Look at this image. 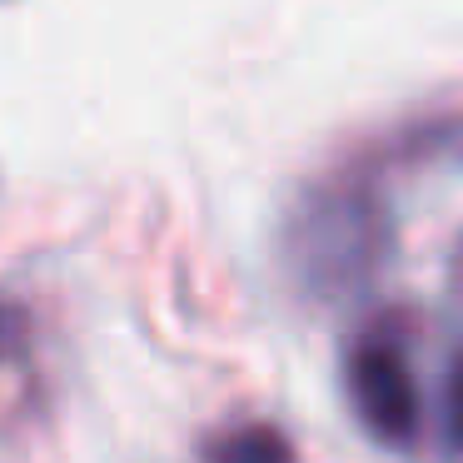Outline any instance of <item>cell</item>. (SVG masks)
I'll return each mask as SVG.
<instances>
[{
    "mask_svg": "<svg viewBox=\"0 0 463 463\" xmlns=\"http://www.w3.org/2000/svg\"><path fill=\"white\" fill-rule=\"evenodd\" d=\"M393 224L383 200L359 180L314 184L284 224V264L309 299H349L389 264Z\"/></svg>",
    "mask_w": 463,
    "mask_h": 463,
    "instance_id": "1",
    "label": "cell"
},
{
    "mask_svg": "<svg viewBox=\"0 0 463 463\" xmlns=\"http://www.w3.org/2000/svg\"><path fill=\"white\" fill-rule=\"evenodd\" d=\"M344 389H349L354 419L373 443L409 449L423 423V399L403 349L393 339H359L344 359Z\"/></svg>",
    "mask_w": 463,
    "mask_h": 463,
    "instance_id": "2",
    "label": "cell"
},
{
    "mask_svg": "<svg viewBox=\"0 0 463 463\" xmlns=\"http://www.w3.org/2000/svg\"><path fill=\"white\" fill-rule=\"evenodd\" d=\"M443 439L453 453H463V354L449 369V389H443Z\"/></svg>",
    "mask_w": 463,
    "mask_h": 463,
    "instance_id": "4",
    "label": "cell"
},
{
    "mask_svg": "<svg viewBox=\"0 0 463 463\" xmlns=\"http://www.w3.org/2000/svg\"><path fill=\"white\" fill-rule=\"evenodd\" d=\"M204 463H294V443L274 423H240L204 449Z\"/></svg>",
    "mask_w": 463,
    "mask_h": 463,
    "instance_id": "3",
    "label": "cell"
},
{
    "mask_svg": "<svg viewBox=\"0 0 463 463\" xmlns=\"http://www.w3.org/2000/svg\"><path fill=\"white\" fill-rule=\"evenodd\" d=\"M21 339H25V329H21V314H15L11 304H0V359L21 349Z\"/></svg>",
    "mask_w": 463,
    "mask_h": 463,
    "instance_id": "5",
    "label": "cell"
}]
</instances>
